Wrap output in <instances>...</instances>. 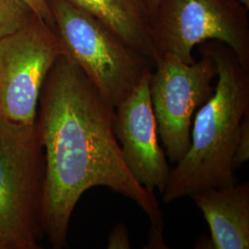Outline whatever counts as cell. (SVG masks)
<instances>
[{
  "mask_svg": "<svg viewBox=\"0 0 249 249\" xmlns=\"http://www.w3.org/2000/svg\"><path fill=\"white\" fill-rule=\"evenodd\" d=\"M249 159V111L246 113L242 123L238 141L233 155V168H239Z\"/></svg>",
  "mask_w": 249,
  "mask_h": 249,
  "instance_id": "7c38bea8",
  "label": "cell"
},
{
  "mask_svg": "<svg viewBox=\"0 0 249 249\" xmlns=\"http://www.w3.org/2000/svg\"><path fill=\"white\" fill-rule=\"evenodd\" d=\"M88 12L154 64L157 59L151 40L150 13L144 0H68Z\"/></svg>",
  "mask_w": 249,
  "mask_h": 249,
  "instance_id": "30bf717a",
  "label": "cell"
},
{
  "mask_svg": "<svg viewBox=\"0 0 249 249\" xmlns=\"http://www.w3.org/2000/svg\"><path fill=\"white\" fill-rule=\"evenodd\" d=\"M62 54L56 32L36 15L0 39V117L36 124L44 82Z\"/></svg>",
  "mask_w": 249,
  "mask_h": 249,
  "instance_id": "8992f818",
  "label": "cell"
},
{
  "mask_svg": "<svg viewBox=\"0 0 249 249\" xmlns=\"http://www.w3.org/2000/svg\"><path fill=\"white\" fill-rule=\"evenodd\" d=\"M211 230L209 249H249V183L191 195Z\"/></svg>",
  "mask_w": 249,
  "mask_h": 249,
  "instance_id": "9c48e42d",
  "label": "cell"
},
{
  "mask_svg": "<svg viewBox=\"0 0 249 249\" xmlns=\"http://www.w3.org/2000/svg\"><path fill=\"white\" fill-rule=\"evenodd\" d=\"M37 17L45 20L53 28V16L49 8L48 0H22Z\"/></svg>",
  "mask_w": 249,
  "mask_h": 249,
  "instance_id": "5bb4252c",
  "label": "cell"
},
{
  "mask_svg": "<svg viewBox=\"0 0 249 249\" xmlns=\"http://www.w3.org/2000/svg\"><path fill=\"white\" fill-rule=\"evenodd\" d=\"M198 50L213 59L218 80L213 95L196 113L188 151L170 170L160 194L166 204L207 188L238 183L232 160L241 123L249 111V67L220 41H206Z\"/></svg>",
  "mask_w": 249,
  "mask_h": 249,
  "instance_id": "7a4b0ae2",
  "label": "cell"
},
{
  "mask_svg": "<svg viewBox=\"0 0 249 249\" xmlns=\"http://www.w3.org/2000/svg\"><path fill=\"white\" fill-rule=\"evenodd\" d=\"M38 107L36 132L45 157L41 226L53 249L66 246L76 205L96 187L134 201L151 222L149 249H167L154 192L134 179L122 158L114 130L115 108L66 54L48 73Z\"/></svg>",
  "mask_w": 249,
  "mask_h": 249,
  "instance_id": "6da1fadb",
  "label": "cell"
},
{
  "mask_svg": "<svg viewBox=\"0 0 249 249\" xmlns=\"http://www.w3.org/2000/svg\"><path fill=\"white\" fill-rule=\"evenodd\" d=\"M35 15L22 0H0V39L25 26Z\"/></svg>",
  "mask_w": 249,
  "mask_h": 249,
  "instance_id": "8fae6325",
  "label": "cell"
},
{
  "mask_svg": "<svg viewBox=\"0 0 249 249\" xmlns=\"http://www.w3.org/2000/svg\"><path fill=\"white\" fill-rule=\"evenodd\" d=\"M200 53L201 58L191 64L169 53L161 54L155 71H151L150 91L158 133L168 158L176 164L190 146L194 112L214 93L215 63L209 54Z\"/></svg>",
  "mask_w": 249,
  "mask_h": 249,
  "instance_id": "52a82bcc",
  "label": "cell"
},
{
  "mask_svg": "<svg viewBox=\"0 0 249 249\" xmlns=\"http://www.w3.org/2000/svg\"><path fill=\"white\" fill-rule=\"evenodd\" d=\"M240 1L248 9H249V0H240Z\"/></svg>",
  "mask_w": 249,
  "mask_h": 249,
  "instance_id": "2e32d148",
  "label": "cell"
},
{
  "mask_svg": "<svg viewBox=\"0 0 249 249\" xmlns=\"http://www.w3.org/2000/svg\"><path fill=\"white\" fill-rule=\"evenodd\" d=\"M151 71L146 72L130 94L115 107L114 130L130 175L141 186L161 194L171 168L158 141L150 91Z\"/></svg>",
  "mask_w": 249,
  "mask_h": 249,
  "instance_id": "ba28073f",
  "label": "cell"
},
{
  "mask_svg": "<svg viewBox=\"0 0 249 249\" xmlns=\"http://www.w3.org/2000/svg\"><path fill=\"white\" fill-rule=\"evenodd\" d=\"M108 249H129L130 239L127 228L123 223H118L113 228L108 237Z\"/></svg>",
  "mask_w": 249,
  "mask_h": 249,
  "instance_id": "4fadbf2b",
  "label": "cell"
},
{
  "mask_svg": "<svg viewBox=\"0 0 249 249\" xmlns=\"http://www.w3.org/2000/svg\"><path fill=\"white\" fill-rule=\"evenodd\" d=\"M64 54L80 67L100 95L115 107L154 64L88 12L68 0H48Z\"/></svg>",
  "mask_w": 249,
  "mask_h": 249,
  "instance_id": "3957f363",
  "label": "cell"
},
{
  "mask_svg": "<svg viewBox=\"0 0 249 249\" xmlns=\"http://www.w3.org/2000/svg\"><path fill=\"white\" fill-rule=\"evenodd\" d=\"M249 9L240 0H159L150 22L157 58L169 53L191 64L195 46L216 40L249 67Z\"/></svg>",
  "mask_w": 249,
  "mask_h": 249,
  "instance_id": "5b68a950",
  "label": "cell"
},
{
  "mask_svg": "<svg viewBox=\"0 0 249 249\" xmlns=\"http://www.w3.org/2000/svg\"><path fill=\"white\" fill-rule=\"evenodd\" d=\"M44 179L36 124L0 117V249H39Z\"/></svg>",
  "mask_w": 249,
  "mask_h": 249,
  "instance_id": "277c9868",
  "label": "cell"
},
{
  "mask_svg": "<svg viewBox=\"0 0 249 249\" xmlns=\"http://www.w3.org/2000/svg\"><path fill=\"white\" fill-rule=\"evenodd\" d=\"M144 2L146 4V7L148 9L149 13H150V22H151V16L153 15V13L156 10V8H157L158 3H159V0H144Z\"/></svg>",
  "mask_w": 249,
  "mask_h": 249,
  "instance_id": "9a60e30c",
  "label": "cell"
}]
</instances>
